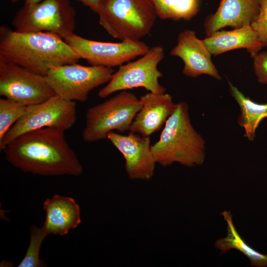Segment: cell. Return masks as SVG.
I'll use <instances>...</instances> for the list:
<instances>
[{
    "label": "cell",
    "instance_id": "cell-23",
    "mask_svg": "<svg viewBox=\"0 0 267 267\" xmlns=\"http://www.w3.org/2000/svg\"><path fill=\"white\" fill-rule=\"evenodd\" d=\"M259 13L251 23L263 47H267V0H259Z\"/></svg>",
    "mask_w": 267,
    "mask_h": 267
},
{
    "label": "cell",
    "instance_id": "cell-2",
    "mask_svg": "<svg viewBox=\"0 0 267 267\" xmlns=\"http://www.w3.org/2000/svg\"><path fill=\"white\" fill-rule=\"evenodd\" d=\"M0 56L45 76L52 67L77 63L81 59L60 37L44 32L21 33L0 28Z\"/></svg>",
    "mask_w": 267,
    "mask_h": 267
},
{
    "label": "cell",
    "instance_id": "cell-21",
    "mask_svg": "<svg viewBox=\"0 0 267 267\" xmlns=\"http://www.w3.org/2000/svg\"><path fill=\"white\" fill-rule=\"evenodd\" d=\"M27 106L6 98L0 99V141L22 116Z\"/></svg>",
    "mask_w": 267,
    "mask_h": 267
},
{
    "label": "cell",
    "instance_id": "cell-25",
    "mask_svg": "<svg viewBox=\"0 0 267 267\" xmlns=\"http://www.w3.org/2000/svg\"><path fill=\"white\" fill-rule=\"evenodd\" d=\"M84 5L89 7L92 10L96 12L99 7L104 0H78Z\"/></svg>",
    "mask_w": 267,
    "mask_h": 267
},
{
    "label": "cell",
    "instance_id": "cell-17",
    "mask_svg": "<svg viewBox=\"0 0 267 267\" xmlns=\"http://www.w3.org/2000/svg\"><path fill=\"white\" fill-rule=\"evenodd\" d=\"M203 40L212 55L214 56L231 50L245 48L253 58L263 47L251 24L230 31L220 30Z\"/></svg>",
    "mask_w": 267,
    "mask_h": 267
},
{
    "label": "cell",
    "instance_id": "cell-10",
    "mask_svg": "<svg viewBox=\"0 0 267 267\" xmlns=\"http://www.w3.org/2000/svg\"><path fill=\"white\" fill-rule=\"evenodd\" d=\"M0 95L28 106L43 102L55 94L45 76L0 56Z\"/></svg>",
    "mask_w": 267,
    "mask_h": 267
},
{
    "label": "cell",
    "instance_id": "cell-8",
    "mask_svg": "<svg viewBox=\"0 0 267 267\" xmlns=\"http://www.w3.org/2000/svg\"><path fill=\"white\" fill-rule=\"evenodd\" d=\"M164 56L161 46L149 48L137 60L119 66L109 82L99 91L98 96L104 98L117 91L137 88H143L156 93L165 92L166 88L159 82L163 74L158 68Z\"/></svg>",
    "mask_w": 267,
    "mask_h": 267
},
{
    "label": "cell",
    "instance_id": "cell-7",
    "mask_svg": "<svg viewBox=\"0 0 267 267\" xmlns=\"http://www.w3.org/2000/svg\"><path fill=\"white\" fill-rule=\"evenodd\" d=\"M113 68L76 63L51 68L45 76L55 95L68 101L85 102L89 92L111 80Z\"/></svg>",
    "mask_w": 267,
    "mask_h": 267
},
{
    "label": "cell",
    "instance_id": "cell-15",
    "mask_svg": "<svg viewBox=\"0 0 267 267\" xmlns=\"http://www.w3.org/2000/svg\"><path fill=\"white\" fill-rule=\"evenodd\" d=\"M259 8V0H221L216 11L205 20V33L209 36L226 27L236 29L251 24Z\"/></svg>",
    "mask_w": 267,
    "mask_h": 267
},
{
    "label": "cell",
    "instance_id": "cell-19",
    "mask_svg": "<svg viewBox=\"0 0 267 267\" xmlns=\"http://www.w3.org/2000/svg\"><path fill=\"white\" fill-rule=\"evenodd\" d=\"M221 215L227 223V235L215 243V247L220 251L221 254L231 249L237 250L249 259L251 266L267 267V255L256 251L243 239L233 224L231 212L224 211Z\"/></svg>",
    "mask_w": 267,
    "mask_h": 267
},
{
    "label": "cell",
    "instance_id": "cell-16",
    "mask_svg": "<svg viewBox=\"0 0 267 267\" xmlns=\"http://www.w3.org/2000/svg\"><path fill=\"white\" fill-rule=\"evenodd\" d=\"M45 220L42 226L47 236H63L82 222L81 209L73 198L55 194L43 204Z\"/></svg>",
    "mask_w": 267,
    "mask_h": 267
},
{
    "label": "cell",
    "instance_id": "cell-22",
    "mask_svg": "<svg viewBox=\"0 0 267 267\" xmlns=\"http://www.w3.org/2000/svg\"><path fill=\"white\" fill-rule=\"evenodd\" d=\"M47 236L43 228L32 225L30 227V240L26 254L18 267H43L45 263L40 259V251L43 240Z\"/></svg>",
    "mask_w": 267,
    "mask_h": 267
},
{
    "label": "cell",
    "instance_id": "cell-27",
    "mask_svg": "<svg viewBox=\"0 0 267 267\" xmlns=\"http://www.w3.org/2000/svg\"><path fill=\"white\" fill-rule=\"evenodd\" d=\"M13 2H16V1L18 0H11Z\"/></svg>",
    "mask_w": 267,
    "mask_h": 267
},
{
    "label": "cell",
    "instance_id": "cell-3",
    "mask_svg": "<svg viewBox=\"0 0 267 267\" xmlns=\"http://www.w3.org/2000/svg\"><path fill=\"white\" fill-rule=\"evenodd\" d=\"M205 141L193 127L186 102L178 103L159 140L151 145L156 164L163 167L178 163L192 167L202 165L205 159Z\"/></svg>",
    "mask_w": 267,
    "mask_h": 267
},
{
    "label": "cell",
    "instance_id": "cell-4",
    "mask_svg": "<svg viewBox=\"0 0 267 267\" xmlns=\"http://www.w3.org/2000/svg\"><path fill=\"white\" fill-rule=\"evenodd\" d=\"M96 13L99 24L121 41H140L149 34L157 17L150 0H104Z\"/></svg>",
    "mask_w": 267,
    "mask_h": 267
},
{
    "label": "cell",
    "instance_id": "cell-6",
    "mask_svg": "<svg viewBox=\"0 0 267 267\" xmlns=\"http://www.w3.org/2000/svg\"><path fill=\"white\" fill-rule=\"evenodd\" d=\"M75 15L68 0H44L36 4H25L12 23L18 32H49L64 39L74 33Z\"/></svg>",
    "mask_w": 267,
    "mask_h": 267
},
{
    "label": "cell",
    "instance_id": "cell-20",
    "mask_svg": "<svg viewBox=\"0 0 267 267\" xmlns=\"http://www.w3.org/2000/svg\"><path fill=\"white\" fill-rule=\"evenodd\" d=\"M157 16L163 20H190L199 10V0H150Z\"/></svg>",
    "mask_w": 267,
    "mask_h": 267
},
{
    "label": "cell",
    "instance_id": "cell-5",
    "mask_svg": "<svg viewBox=\"0 0 267 267\" xmlns=\"http://www.w3.org/2000/svg\"><path fill=\"white\" fill-rule=\"evenodd\" d=\"M142 106L137 96L128 90H122L104 102L88 109L82 133L83 140L88 143L107 138L116 131H129L136 114Z\"/></svg>",
    "mask_w": 267,
    "mask_h": 267
},
{
    "label": "cell",
    "instance_id": "cell-24",
    "mask_svg": "<svg viewBox=\"0 0 267 267\" xmlns=\"http://www.w3.org/2000/svg\"><path fill=\"white\" fill-rule=\"evenodd\" d=\"M253 58V68L258 82L267 85V51L259 52Z\"/></svg>",
    "mask_w": 267,
    "mask_h": 267
},
{
    "label": "cell",
    "instance_id": "cell-14",
    "mask_svg": "<svg viewBox=\"0 0 267 267\" xmlns=\"http://www.w3.org/2000/svg\"><path fill=\"white\" fill-rule=\"evenodd\" d=\"M142 106L136 114L129 131L149 136L158 131L177 107L169 93L151 92L141 95Z\"/></svg>",
    "mask_w": 267,
    "mask_h": 267
},
{
    "label": "cell",
    "instance_id": "cell-12",
    "mask_svg": "<svg viewBox=\"0 0 267 267\" xmlns=\"http://www.w3.org/2000/svg\"><path fill=\"white\" fill-rule=\"evenodd\" d=\"M107 138L122 154L129 178L146 181L152 179L157 164L151 151L149 136L131 132L127 135L112 132Z\"/></svg>",
    "mask_w": 267,
    "mask_h": 267
},
{
    "label": "cell",
    "instance_id": "cell-1",
    "mask_svg": "<svg viewBox=\"0 0 267 267\" xmlns=\"http://www.w3.org/2000/svg\"><path fill=\"white\" fill-rule=\"evenodd\" d=\"M65 131L45 128L24 133L2 150L13 167L25 173L44 176H78L83 168L68 144Z\"/></svg>",
    "mask_w": 267,
    "mask_h": 267
},
{
    "label": "cell",
    "instance_id": "cell-18",
    "mask_svg": "<svg viewBox=\"0 0 267 267\" xmlns=\"http://www.w3.org/2000/svg\"><path fill=\"white\" fill-rule=\"evenodd\" d=\"M230 95L238 103L240 114L237 122L243 128L245 136L249 141H253L256 131L260 123L267 118V102L259 104L245 96L238 89L228 81Z\"/></svg>",
    "mask_w": 267,
    "mask_h": 267
},
{
    "label": "cell",
    "instance_id": "cell-13",
    "mask_svg": "<svg viewBox=\"0 0 267 267\" xmlns=\"http://www.w3.org/2000/svg\"><path fill=\"white\" fill-rule=\"evenodd\" d=\"M171 55L180 58L184 63L183 74L195 78L205 74L220 80L222 79L212 61L210 50L203 40L198 39L194 31L185 30L178 36L177 44Z\"/></svg>",
    "mask_w": 267,
    "mask_h": 267
},
{
    "label": "cell",
    "instance_id": "cell-9",
    "mask_svg": "<svg viewBox=\"0 0 267 267\" xmlns=\"http://www.w3.org/2000/svg\"><path fill=\"white\" fill-rule=\"evenodd\" d=\"M77 118L75 101L63 99L54 95L46 100L27 106L22 116L10 128L0 141V150L18 136L31 131L56 128L66 131Z\"/></svg>",
    "mask_w": 267,
    "mask_h": 267
},
{
    "label": "cell",
    "instance_id": "cell-26",
    "mask_svg": "<svg viewBox=\"0 0 267 267\" xmlns=\"http://www.w3.org/2000/svg\"><path fill=\"white\" fill-rule=\"evenodd\" d=\"M44 0H25V4H33L38 3Z\"/></svg>",
    "mask_w": 267,
    "mask_h": 267
},
{
    "label": "cell",
    "instance_id": "cell-11",
    "mask_svg": "<svg viewBox=\"0 0 267 267\" xmlns=\"http://www.w3.org/2000/svg\"><path fill=\"white\" fill-rule=\"evenodd\" d=\"M64 40L90 65L110 68L131 61L145 54L150 48L140 41L103 42L89 40L74 33Z\"/></svg>",
    "mask_w": 267,
    "mask_h": 267
}]
</instances>
